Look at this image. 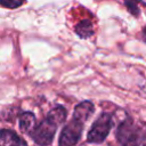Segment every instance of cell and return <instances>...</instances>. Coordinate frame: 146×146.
<instances>
[{"label": "cell", "mask_w": 146, "mask_h": 146, "mask_svg": "<svg viewBox=\"0 0 146 146\" xmlns=\"http://www.w3.org/2000/svg\"><path fill=\"white\" fill-rule=\"evenodd\" d=\"M24 2V0H0V5L2 7L9 8V9H14L19 7L22 3Z\"/></svg>", "instance_id": "9c48e42d"}, {"label": "cell", "mask_w": 146, "mask_h": 146, "mask_svg": "<svg viewBox=\"0 0 146 146\" xmlns=\"http://www.w3.org/2000/svg\"><path fill=\"white\" fill-rule=\"evenodd\" d=\"M0 146H26L25 141L11 130L0 131Z\"/></svg>", "instance_id": "5b68a950"}, {"label": "cell", "mask_w": 146, "mask_h": 146, "mask_svg": "<svg viewBox=\"0 0 146 146\" xmlns=\"http://www.w3.org/2000/svg\"><path fill=\"white\" fill-rule=\"evenodd\" d=\"M112 124L111 115L107 113H103L92 124L89 133L88 140L90 143H102L108 135Z\"/></svg>", "instance_id": "277c9868"}, {"label": "cell", "mask_w": 146, "mask_h": 146, "mask_svg": "<svg viewBox=\"0 0 146 146\" xmlns=\"http://www.w3.org/2000/svg\"><path fill=\"white\" fill-rule=\"evenodd\" d=\"M116 137L121 146H138L141 138L139 129L130 120H125L120 124Z\"/></svg>", "instance_id": "7a4b0ae2"}, {"label": "cell", "mask_w": 146, "mask_h": 146, "mask_svg": "<svg viewBox=\"0 0 146 146\" xmlns=\"http://www.w3.org/2000/svg\"><path fill=\"white\" fill-rule=\"evenodd\" d=\"M83 123L84 122L72 117V120L64 127L60 133L59 146H74L81 137Z\"/></svg>", "instance_id": "3957f363"}, {"label": "cell", "mask_w": 146, "mask_h": 146, "mask_svg": "<svg viewBox=\"0 0 146 146\" xmlns=\"http://www.w3.org/2000/svg\"><path fill=\"white\" fill-rule=\"evenodd\" d=\"M143 39L146 41V27L144 29V31H143Z\"/></svg>", "instance_id": "30bf717a"}, {"label": "cell", "mask_w": 146, "mask_h": 146, "mask_svg": "<svg viewBox=\"0 0 146 146\" xmlns=\"http://www.w3.org/2000/svg\"><path fill=\"white\" fill-rule=\"evenodd\" d=\"M75 32L81 36V38H88L94 33V29H92V24L90 21L86 19V21H81L76 27H75Z\"/></svg>", "instance_id": "ba28073f"}, {"label": "cell", "mask_w": 146, "mask_h": 146, "mask_svg": "<svg viewBox=\"0 0 146 146\" xmlns=\"http://www.w3.org/2000/svg\"><path fill=\"white\" fill-rule=\"evenodd\" d=\"M65 117L66 111L63 106H57L51 110L48 116L41 123H39V125H36L31 132L33 140L41 146L49 145L52 141L57 127L64 122Z\"/></svg>", "instance_id": "6da1fadb"}, {"label": "cell", "mask_w": 146, "mask_h": 146, "mask_svg": "<svg viewBox=\"0 0 146 146\" xmlns=\"http://www.w3.org/2000/svg\"><path fill=\"white\" fill-rule=\"evenodd\" d=\"M94 112V105L92 103L90 102H82L80 103L75 110H74V113H73V117L74 119H78L82 122H84L90 115L91 113Z\"/></svg>", "instance_id": "8992f818"}, {"label": "cell", "mask_w": 146, "mask_h": 146, "mask_svg": "<svg viewBox=\"0 0 146 146\" xmlns=\"http://www.w3.org/2000/svg\"><path fill=\"white\" fill-rule=\"evenodd\" d=\"M19 127H21V130L23 132L31 133L33 131V129L35 128V117H34V115L30 112L23 113L19 117Z\"/></svg>", "instance_id": "52a82bcc"}]
</instances>
